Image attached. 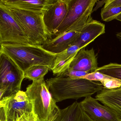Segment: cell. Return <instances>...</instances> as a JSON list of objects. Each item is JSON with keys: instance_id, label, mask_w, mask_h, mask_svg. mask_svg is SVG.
Returning <instances> with one entry per match:
<instances>
[{"instance_id": "obj_1", "label": "cell", "mask_w": 121, "mask_h": 121, "mask_svg": "<svg viewBox=\"0 0 121 121\" xmlns=\"http://www.w3.org/2000/svg\"><path fill=\"white\" fill-rule=\"evenodd\" d=\"M0 53L9 57L23 72L35 65L47 66L52 70L56 54L45 50L42 46L6 43L0 44Z\"/></svg>"}, {"instance_id": "obj_2", "label": "cell", "mask_w": 121, "mask_h": 121, "mask_svg": "<svg viewBox=\"0 0 121 121\" xmlns=\"http://www.w3.org/2000/svg\"><path fill=\"white\" fill-rule=\"evenodd\" d=\"M46 82L56 102L91 96L103 88L101 83L69 77L56 76L47 79Z\"/></svg>"}, {"instance_id": "obj_3", "label": "cell", "mask_w": 121, "mask_h": 121, "mask_svg": "<svg viewBox=\"0 0 121 121\" xmlns=\"http://www.w3.org/2000/svg\"><path fill=\"white\" fill-rule=\"evenodd\" d=\"M22 27L28 37L29 44L42 46L53 35L47 29L44 22V13L34 12L7 7L2 4Z\"/></svg>"}, {"instance_id": "obj_4", "label": "cell", "mask_w": 121, "mask_h": 121, "mask_svg": "<svg viewBox=\"0 0 121 121\" xmlns=\"http://www.w3.org/2000/svg\"><path fill=\"white\" fill-rule=\"evenodd\" d=\"M33 106V112L39 121H48L59 108L44 78L32 81L25 91Z\"/></svg>"}, {"instance_id": "obj_5", "label": "cell", "mask_w": 121, "mask_h": 121, "mask_svg": "<svg viewBox=\"0 0 121 121\" xmlns=\"http://www.w3.org/2000/svg\"><path fill=\"white\" fill-rule=\"evenodd\" d=\"M24 79V72L9 57L0 53V89L5 92L4 97L20 91Z\"/></svg>"}, {"instance_id": "obj_6", "label": "cell", "mask_w": 121, "mask_h": 121, "mask_svg": "<svg viewBox=\"0 0 121 121\" xmlns=\"http://www.w3.org/2000/svg\"><path fill=\"white\" fill-rule=\"evenodd\" d=\"M29 44L25 31L3 6L0 5V44Z\"/></svg>"}, {"instance_id": "obj_7", "label": "cell", "mask_w": 121, "mask_h": 121, "mask_svg": "<svg viewBox=\"0 0 121 121\" xmlns=\"http://www.w3.org/2000/svg\"><path fill=\"white\" fill-rule=\"evenodd\" d=\"M0 107L4 110L6 121H17L24 115L33 112L32 103L25 92L20 91L0 100Z\"/></svg>"}, {"instance_id": "obj_8", "label": "cell", "mask_w": 121, "mask_h": 121, "mask_svg": "<svg viewBox=\"0 0 121 121\" xmlns=\"http://www.w3.org/2000/svg\"><path fill=\"white\" fill-rule=\"evenodd\" d=\"M97 0H68L67 14L54 36L61 34L87 17L91 16Z\"/></svg>"}, {"instance_id": "obj_9", "label": "cell", "mask_w": 121, "mask_h": 121, "mask_svg": "<svg viewBox=\"0 0 121 121\" xmlns=\"http://www.w3.org/2000/svg\"><path fill=\"white\" fill-rule=\"evenodd\" d=\"M91 18L87 17L65 31L58 35L42 46L47 51L54 54H58L73 46L78 37L83 25Z\"/></svg>"}, {"instance_id": "obj_10", "label": "cell", "mask_w": 121, "mask_h": 121, "mask_svg": "<svg viewBox=\"0 0 121 121\" xmlns=\"http://www.w3.org/2000/svg\"><path fill=\"white\" fill-rule=\"evenodd\" d=\"M91 96L80 102L81 109L95 121H121L117 113L109 107L102 105Z\"/></svg>"}, {"instance_id": "obj_11", "label": "cell", "mask_w": 121, "mask_h": 121, "mask_svg": "<svg viewBox=\"0 0 121 121\" xmlns=\"http://www.w3.org/2000/svg\"><path fill=\"white\" fill-rule=\"evenodd\" d=\"M68 10V0H56L44 13V22L48 31L53 35L65 19Z\"/></svg>"}, {"instance_id": "obj_12", "label": "cell", "mask_w": 121, "mask_h": 121, "mask_svg": "<svg viewBox=\"0 0 121 121\" xmlns=\"http://www.w3.org/2000/svg\"><path fill=\"white\" fill-rule=\"evenodd\" d=\"M81 49L71 62L69 69L91 73L98 68L97 57L93 48L86 50Z\"/></svg>"}, {"instance_id": "obj_13", "label": "cell", "mask_w": 121, "mask_h": 121, "mask_svg": "<svg viewBox=\"0 0 121 121\" xmlns=\"http://www.w3.org/2000/svg\"><path fill=\"white\" fill-rule=\"evenodd\" d=\"M105 33V25L93 20L91 17L83 25L78 37L73 45H79L85 47Z\"/></svg>"}, {"instance_id": "obj_14", "label": "cell", "mask_w": 121, "mask_h": 121, "mask_svg": "<svg viewBox=\"0 0 121 121\" xmlns=\"http://www.w3.org/2000/svg\"><path fill=\"white\" fill-rule=\"evenodd\" d=\"M56 1V0H0V4L20 9L44 13Z\"/></svg>"}, {"instance_id": "obj_15", "label": "cell", "mask_w": 121, "mask_h": 121, "mask_svg": "<svg viewBox=\"0 0 121 121\" xmlns=\"http://www.w3.org/2000/svg\"><path fill=\"white\" fill-rule=\"evenodd\" d=\"M83 48L79 45H73L64 51L56 54V58L52 70L54 75L58 76L68 70L78 52Z\"/></svg>"}, {"instance_id": "obj_16", "label": "cell", "mask_w": 121, "mask_h": 121, "mask_svg": "<svg viewBox=\"0 0 121 121\" xmlns=\"http://www.w3.org/2000/svg\"><path fill=\"white\" fill-rule=\"evenodd\" d=\"M95 99L115 111L121 119V89L104 88L97 93Z\"/></svg>"}, {"instance_id": "obj_17", "label": "cell", "mask_w": 121, "mask_h": 121, "mask_svg": "<svg viewBox=\"0 0 121 121\" xmlns=\"http://www.w3.org/2000/svg\"><path fill=\"white\" fill-rule=\"evenodd\" d=\"M80 109V103L74 102L64 109H59L54 121H77Z\"/></svg>"}, {"instance_id": "obj_18", "label": "cell", "mask_w": 121, "mask_h": 121, "mask_svg": "<svg viewBox=\"0 0 121 121\" xmlns=\"http://www.w3.org/2000/svg\"><path fill=\"white\" fill-rule=\"evenodd\" d=\"M49 70V68L45 66H34L24 72V78L32 81L39 80L44 78Z\"/></svg>"}, {"instance_id": "obj_19", "label": "cell", "mask_w": 121, "mask_h": 121, "mask_svg": "<svg viewBox=\"0 0 121 121\" xmlns=\"http://www.w3.org/2000/svg\"><path fill=\"white\" fill-rule=\"evenodd\" d=\"M96 71L121 81V64L110 63L99 67Z\"/></svg>"}, {"instance_id": "obj_20", "label": "cell", "mask_w": 121, "mask_h": 121, "mask_svg": "<svg viewBox=\"0 0 121 121\" xmlns=\"http://www.w3.org/2000/svg\"><path fill=\"white\" fill-rule=\"evenodd\" d=\"M121 14V7L102 8L101 10L102 19L105 22H109L115 19Z\"/></svg>"}, {"instance_id": "obj_21", "label": "cell", "mask_w": 121, "mask_h": 121, "mask_svg": "<svg viewBox=\"0 0 121 121\" xmlns=\"http://www.w3.org/2000/svg\"><path fill=\"white\" fill-rule=\"evenodd\" d=\"M104 88L113 89L119 88L121 87V81L109 76L100 82Z\"/></svg>"}, {"instance_id": "obj_22", "label": "cell", "mask_w": 121, "mask_h": 121, "mask_svg": "<svg viewBox=\"0 0 121 121\" xmlns=\"http://www.w3.org/2000/svg\"><path fill=\"white\" fill-rule=\"evenodd\" d=\"M109 76L105 75L98 71H95L91 73H89L80 78L85 79L91 81H99L101 82L105 78H109Z\"/></svg>"}, {"instance_id": "obj_23", "label": "cell", "mask_w": 121, "mask_h": 121, "mask_svg": "<svg viewBox=\"0 0 121 121\" xmlns=\"http://www.w3.org/2000/svg\"><path fill=\"white\" fill-rule=\"evenodd\" d=\"M56 110L51 117L48 121H54L58 114L59 110ZM17 121H39L33 112L30 113L26 114L22 117Z\"/></svg>"}, {"instance_id": "obj_24", "label": "cell", "mask_w": 121, "mask_h": 121, "mask_svg": "<svg viewBox=\"0 0 121 121\" xmlns=\"http://www.w3.org/2000/svg\"><path fill=\"white\" fill-rule=\"evenodd\" d=\"M121 7V0H106L104 8Z\"/></svg>"}, {"instance_id": "obj_25", "label": "cell", "mask_w": 121, "mask_h": 121, "mask_svg": "<svg viewBox=\"0 0 121 121\" xmlns=\"http://www.w3.org/2000/svg\"><path fill=\"white\" fill-rule=\"evenodd\" d=\"M77 121H95L93 120L90 116L83 111L80 106L79 115Z\"/></svg>"}, {"instance_id": "obj_26", "label": "cell", "mask_w": 121, "mask_h": 121, "mask_svg": "<svg viewBox=\"0 0 121 121\" xmlns=\"http://www.w3.org/2000/svg\"><path fill=\"white\" fill-rule=\"evenodd\" d=\"M106 2V0H102V1H99V0H97L96 2V5L95 7L93 8V12L95 11H96L98 8L102 7L103 5Z\"/></svg>"}, {"instance_id": "obj_27", "label": "cell", "mask_w": 121, "mask_h": 121, "mask_svg": "<svg viewBox=\"0 0 121 121\" xmlns=\"http://www.w3.org/2000/svg\"><path fill=\"white\" fill-rule=\"evenodd\" d=\"M116 37L117 38L121 41V32H118L116 35Z\"/></svg>"}, {"instance_id": "obj_28", "label": "cell", "mask_w": 121, "mask_h": 121, "mask_svg": "<svg viewBox=\"0 0 121 121\" xmlns=\"http://www.w3.org/2000/svg\"><path fill=\"white\" fill-rule=\"evenodd\" d=\"M115 19L117 20H118V21L121 22V14H120L119 16H117Z\"/></svg>"}, {"instance_id": "obj_29", "label": "cell", "mask_w": 121, "mask_h": 121, "mask_svg": "<svg viewBox=\"0 0 121 121\" xmlns=\"http://www.w3.org/2000/svg\"><path fill=\"white\" fill-rule=\"evenodd\" d=\"M120 88V89H121V87H120V88Z\"/></svg>"}]
</instances>
